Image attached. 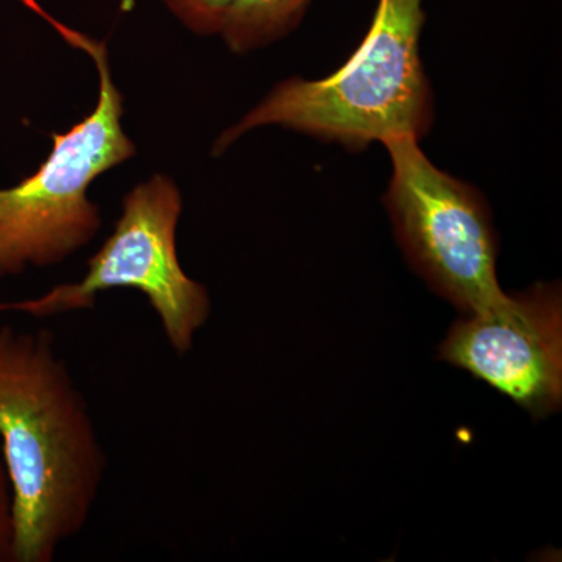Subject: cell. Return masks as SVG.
I'll return each mask as SVG.
<instances>
[{
  "label": "cell",
  "instance_id": "obj_6",
  "mask_svg": "<svg viewBox=\"0 0 562 562\" xmlns=\"http://www.w3.org/2000/svg\"><path fill=\"white\" fill-rule=\"evenodd\" d=\"M441 358L508 395L535 419L562 401V292L536 283L454 322Z\"/></svg>",
  "mask_w": 562,
  "mask_h": 562
},
{
  "label": "cell",
  "instance_id": "obj_5",
  "mask_svg": "<svg viewBox=\"0 0 562 562\" xmlns=\"http://www.w3.org/2000/svg\"><path fill=\"white\" fill-rule=\"evenodd\" d=\"M382 146L391 161L383 203L409 266L462 313L501 302L498 239L483 192L439 169L413 136Z\"/></svg>",
  "mask_w": 562,
  "mask_h": 562
},
{
  "label": "cell",
  "instance_id": "obj_9",
  "mask_svg": "<svg viewBox=\"0 0 562 562\" xmlns=\"http://www.w3.org/2000/svg\"><path fill=\"white\" fill-rule=\"evenodd\" d=\"M14 514L13 494L5 465L0 460V562H13Z\"/></svg>",
  "mask_w": 562,
  "mask_h": 562
},
{
  "label": "cell",
  "instance_id": "obj_8",
  "mask_svg": "<svg viewBox=\"0 0 562 562\" xmlns=\"http://www.w3.org/2000/svg\"><path fill=\"white\" fill-rule=\"evenodd\" d=\"M188 32L221 36L239 0H157Z\"/></svg>",
  "mask_w": 562,
  "mask_h": 562
},
{
  "label": "cell",
  "instance_id": "obj_3",
  "mask_svg": "<svg viewBox=\"0 0 562 562\" xmlns=\"http://www.w3.org/2000/svg\"><path fill=\"white\" fill-rule=\"evenodd\" d=\"M22 2L91 58L99 90L91 113L52 136V149L40 168L0 190V279L55 268L90 246L102 228L91 184L138 154L122 124L124 94L111 72L109 44L63 24L35 0Z\"/></svg>",
  "mask_w": 562,
  "mask_h": 562
},
{
  "label": "cell",
  "instance_id": "obj_4",
  "mask_svg": "<svg viewBox=\"0 0 562 562\" xmlns=\"http://www.w3.org/2000/svg\"><path fill=\"white\" fill-rule=\"evenodd\" d=\"M183 206L179 183L166 173H154L124 195L121 216L88 260L80 281L60 284L43 297L0 305V310L55 316L94 308L102 292L138 291L157 314L169 347L180 357L190 353L210 319L211 299L180 262L177 232Z\"/></svg>",
  "mask_w": 562,
  "mask_h": 562
},
{
  "label": "cell",
  "instance_id": "obj_7",
  "mask_svg": "<svg viewBox=\"0 0 562 562\" xmlns=\"http://www.w3.org/2000/svg\"><path fill=\"white\" fill-rule=\"evenodd\" d=\"M314 0H239L221 38L235 55L265 49L297 31Z\"/></svg>",
  "mask_w": 562,
  "mask_h": 562
},
{
  "label": "cell",
  "instance_id": "obj_2",
  "mask_svg": "<svg viewBox=\"0 0 562 562\" xmlns=\"http://www.w3.org/2000/svg\"><path fill=\"white\" fill-rule=\"evenodd\" d=\"M425 0H376L371 25L349 60L322 79L279 81L214 139L221 157L265 127L302 133L360 154L397 136L424 139L435 122V94L420 55Z\"/></svg>",
  "mask_w": 562,
  "mask_h": 562
},
{
  "label": "cell",
  "instance_id": "obj_1",
  "mask_svg": "<svg viewBox=\"0 0 562 562\" xmlns=\"http://www.w3.org/2000/svg\"><path fill=\"white\" fill-rule=\"evenodd\" d=\"M0 441L13 494V562H52L90 522L109 457L49 328L0 325Z\"/></svg>",
  "mask_w": 562,
  "mask_h": 562
}]
</instances>
